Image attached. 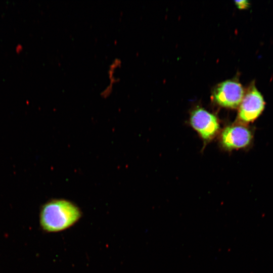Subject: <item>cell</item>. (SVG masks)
I'll list each match as a JSON object with an SVG mask.
<instances>
[{"label": "cell", "mask_w": 273, "mask_h": 273, "mask_svg": "<svg viewBox=\"0 0 273 273\" xmlns=\"http://www.w3.org/2000/svg\"><path fill=\"white\" fill-rule=\"evenodd\" d=\"M190 121L193 128L206 142L214 138L219 130L217 118L201 107H197L192 111Z\"/></svg>", "instance_id": "3957f363"}, {"label": "cell", "mask_w": 273, "mask_h": 273, "mask_svg": "<svg viewBox=\"0 0 273 273\" xmlns=\"http://www.w3.org/2000/svg\"><path fill=\"white\" fill-rule=\"evenodd\" d=\"M235 4L238 8L240 9H244L248 8L249 5V3L247 1H236L235 2Z\"/></svg>", "instance_id": "52a82bcc"}, {"label": "cell", "mask_w": 273, "mask_h": 273, "mask_svg": "<svg viewBox=\"0 0 273 273\" xmlns=\"http://www.w3.org/2000/svg\"><path fill=\"white\" fill-rule=\"evenodd\" d=\"M250 130L242 125H232L226 127L220 135V143L225 149L232 150L245 148L251 142Z\"/></svg>", "instance_id": "5b68a950"}, {"label": "cell", "mask_w": 273, "mask_h": 273, "mask_svg": "<svg viewBox=\"0 0 273 273\" xmlns=\"http://www.w3.org/2000/svg\"><path fill=\"white\" fill-rule=\"evenodd\" d=\"M265 102L261 94L254 86L244 94L239 105V119L245 123L254 121L264 110Z\"/></svg>", "instance_id": "277c9868"}, {"label": "cell", "mask_w": 273, "mask_h": 273, "mask_svg": "<svg viewBox=\"0 0 273 273\" xmlns=\"http://www.w3.org/2000/svg\"><path fill=\"white\" fill-rule=\"evenodd\" d=\"M244 95V90L241 84L237 80L230 79L216 85L212 98L219 106L234 109L240 105Z\"/></svg>", "instance_id": "7a4b0ae2"}, {"label": "cell", "mask_w": 273, "mask_h": 273, "mask_svg": "<svg viewBox=\"0 0 273 273\" xmlns=\"http://www.w3.org/2000/svg\"><path fill=\"white\" fill-rule=\"evenodd\" d=\"M81 215L80 209L73 203L64 199H54L42 207L40 224L45 232H60L75 224Z\"/></svg>", "instance_id": "6da1fadb"}, {"label": "cell", "mask_w": 273, "mask_h": 273, "mask_svg": "<svg viewBox=\"0 0 273 273\" xmlns=\"http://www.w3.org/2000/svg\"><path fill=\"white\" fill-rule=\"evenodd\" d=\"M122 64V61L119 58H114L109 65L108 69V77L109 80L108 85L114 86V85L119 81V78L116 77L117 70L119 69Z\"/></svg>", "instance_id": "8992f818"}]
</instances>
